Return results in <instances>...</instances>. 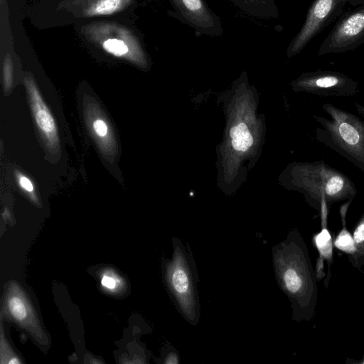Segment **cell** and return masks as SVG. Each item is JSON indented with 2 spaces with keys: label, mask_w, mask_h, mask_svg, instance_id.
Returning <instances> with one entry per match:
<instances>
[{
  "label": "cell",
  "mask_w": 364,
  "mask_h": 364,
  "mask_svg": "<svg viewBox=\"0 0 364 364\" xmlns=\"http://www.w3.org/2000/svg\"><path fill=\"white\" fill-rule=\"evenodd\" d=\"M275 279L289 299L292 319L309 321L318 301L317 277L300 232L291 230L272 249Z\"/></svg>",
  "instance_id": "6da1fadb"
},
{
  "label": "cell",
  "mask_w": 364,
  "mask_h": 364,
  "mask_svg": "<svg viewBox=\"0 0 364 364\" xmlns=\"http://www.w3.org/2000/svg\"><path fill=\"white\" fill-rule=\"evenodd\" d=\"M173 252L164 262V280L168 295L177 311L192 326L200 317L198 274L190 245L173 237Z\"/></svg>",
  "instance_id": "7a4b0ae2"
},
{
  "label": "cell",
  "mask_w": 364,
  "mask_h": 364,
  "mask_svg": "<svg viewBox=\"0 0 364 364\" xmlns=\"http://www.w3.org/2000/svg\"><path fill=\"white\" fill-rule=\"evenodd\" d=\"M330 119L314 115L316 139L364 173V121L331 103L322 105Z\"/></svg>",
  "instance_id": "3957f363"
},
{
  "label": "cell",
  "mask_w": 364,
  "mask_h": 364,
  "mask_svg": "<svg viewBox=\"0 0 364 364\" xmlns=\"http://www.w3.org/2000/svg\"><path fill=\"white\" fill-rule=\"evenodd\" d=\"M293 173L294 185L318 211L323 202L329 207L335 203L352 201L357 194L353 181L323 160L298 164Z\"/></svg>",
  "instance_id": "277c9868"
},
{
  "label": "cell",
  "mask_w": 364,
  "mask_h": 364,
  "mask_svg": "<svg viewBox=\"0 0 364 364\" xmlns=\"http://www.w3.org/2000/svg\"><path fill=\"white\" fill-rule=\"evenodd\" d=\"M86 39L112 56L146 68L148 58L138 36L129 28L114 21L92 22L82 28Z\"/></svg>",
  "instance_id": "5b68a950"
},
{
  "label": "cell",
  "mask_w": 364,
  "mask_h": 364,
  "mask_svg": "<svg viewBox=\"0 0 364 364\" xmlns=\"http://www.w3.org/2000/svg\"><path fill=\"white\" fill-rule=\"evenodd\" d=\"M364 43V4L346 13L321 44L318 55L345 53Z\"/></svg>",
  "instance_id": "8992f818"
},
{
  "label": "cell",
  "mask_w": 364,
  "mask_h": 364,
  "mask_svg": "<svg viewBox=\"0 0 364 364\" xmlns=\"http://www.w3.org/2000/svg\"><path fill=\"white\" fill-rule=\"evenodd\" d=\"M346 4V0H314L300 31L287 48V56L291 58L299 53L317 34L341 14Z\"/></svg>",
  "instance_id": "52a82bcc"
},
{
  "label": "cell",
  "mask_w": 364,
  "mask_h": 364,
  "mask_svg": "<svg viewBox=\"0 0 364 364\" xmlns=\"http://www.w3.org/2000/svg\"><path fill=\"white\" fill-rule=\"evenodd\" d=\"M168 1L173 9L167 11L168 15L193 28L196 37H215L223 34L220 17L205 0Z\"/></svg>",
  "instance_id": "ba28073f"
},
{
  "label": "cell",
  "mask_w": 364,
  "mask_h": 364,
  "mask_svg": "<svg viewBox=\"0 0 364 364\" xmlns=\"http://www.w3.org/2000/svg\"><path fill=\"white\" fill-rule=\"evenodd\" d=\"M293 85L296 90L323 97H352L358 91L357 81L343 73L332 70H317L305 73Z\"/></svg>",
  "instance_id": "9c48e42d"
},
{
  "label": "cell",
  "mask_w": 364,
  "mask_h": 364,
  "mask_svg": "<svg viewBox=\"0 0 364 364\" xmlns=\"http://www.w3.org/2000/svg\"><path fill=\"white\" fill-rule=\"evenodd\" d=\"M133 0H63L58 5L63 11L77 18L109 16L122 11Z\"/></svg>",
  "instance_id": "30bf717a"
},
{
  "label": "cell",
  "mask_w": 364,
  "mask_h": 364,
  "mask_svg": "<svg viewBox=\"0 0 364 364\" xmlns=\"http://www.w3.org/2000/svg\"><path fill=\"white\" fill-rule=\"evenodd\" d=\"M24 83L30 97V102L36 124L46 140L47 144L52 148L59 144L55 122L44 103L38 88L30 76L24 78Z\"/></svg>",
  "instance_id": "8fae6325"
},
{
  "label": "cell",
  "mask_w": 364,
  "mask_h": 364,
  "mask_svg": "<svg viewBox=\"0 0 364 364\" xmlns=\"http://www.w3.org/2000/svg\"><path fill=\"white\" fill-rule=\"evenodd\" d=\"M6 311L18 324L31 329L35 334L39 335L38 327L33 309L16 284L10 286L6 297Z\"/></svg>",
  "instance_id": "7c38bea8"
},
{
  "label": "cell",
  "mask_w": 364,
  "mask_h": 364,
  "mask_svg": "<svg viewBox=\"0 0 364 364\" xmlns=\"http://www.w3.org/2000/svg\"><path fill=\"white\" fill-rule=\"evenodd\" d=\"M328 208L326 203L323 202L321 203L318 211L321 220V230L319 233L314 236L313 240L319 254L316 267L317 279L320 280L324 276L323 262L326 260L328 268L327 277L328 281L331 276L330 268L332 262L333 243L331 234L326 226Z\"/></svg>",
  "instance_id": "4fadbf2b"
},
{
  "label": "cell",
  "mask_w": 364,
  "mask_h": 364,
  "mask_svg": "<svg viewBox=\"0 0 364 364\" xmlns=\"http://www.w3.org/2000/svg\"><path fill=\"white\" fill-rule=\"evenodd\" d=\"M242 12L253 18H276L279 10L274 0H229Z\"/></svg>",
  "instance_id": "5bb4252c"
},
{
  "label": "cell",
  "mask_w": 364,
  "mask_h": 364,
  "mask_svg": "<svg viewBox=\"0 0 364 364\" xmlns=\"http://www.w3.org/2000/svg\"><path fill=\"white\" fill-rule=\"evenodd\" d=\"M352 201H346L340 208L342 218L343 229L339 232L334 240V246L349 255V259L353 264L356 257V248L353 237L346 228V216L348 207Z\"/></svg>",
  "instance_id": "9a60e30c"
},
{
  "label": "cell",
  "mask_w": 364,
  "mask_h": 364,
  "mask_svg": "<svg viewBox=\"0 0 364 364\" xmlns=\"http://www.w3.org/2000/svg\"><path fill=\"white\" fill-rule=\"evenodd\" d=\"M232 145L237 151H245L253 144V138L245 124L240 123L230 130Z\"/></svg>",
  "instance_id": "2e32d148"
},
{
  "label": "cell",
  "mask_w": 364,
  "mask_h": 364,
  "mask_svg": "<svg viewBox=\"0 0 364 364\" xmlns=\"http://www.w3.org/2000/svg\"><path fill=\"white\" fill-rule=\"evenodd\" d=\"M353 239L357 252L353 265L360 268L364 264V213L355 225Z\"/></svg>",
  "instance_id": "e0dca14e"
},
{
  "label": "cell",
  "mask_w": 364,
  "mask_h": 364,
  "mask_svg": "<svg viewBox=\"0 0 364 364\" xmlns=\"http://www.w3.org/2000/svg\"><path fill=\"white\" fill-rule=\"evenodd\" d=\"M2 71L4 91H9L13 82V62L9 53L4 58Z\"/></svg>",
  "instance_id": "ac0fdd59"
},
{
  "label": "cell",
  "mask_w": 364,
  "mask_h": 364,
  "mask_svg": "<svg viewBox=\"0 0 364 364\" xmlns=\"http://www.w3.org/2000/svg\"><path fill=\"white\" fill-rule=\"evenodd\" d=\"M164 355L163 363L166 364H178L180 363V356L178 352L170 346Z\"/></svg>",
  "instance_id": "d6986e66"
},
{
  "label": "cell",
  "mask_w": 364,
  "mask_h": 364,
  "mask_svg": "<svg viewBox=\"0 0 364 364\" xmlns=\"http://www.w3.org/2000/svg\"><path fill=\"white\" fill-rule=\"evenodd\" d=\"M95 133L100 138H102L108 134V127L102 119H96L92 124Z\"/></svg>",
  "instance_id": "ffe728a7"
},
{
  "label": "cell",
  "mask_w": 364,
  "mask_h": 364,
  "mask_svg": "<svg viewBox=\"0 0 364 364\" xmlns=\"http://www.w3.org/2000/svg\"><path fill=\"white\" fill-rule=\"evenodd\" d=\"M18 181L20 186L27 192H33V186L31 181L26 178V176L18 173Z\"/></svg>",
  "instance_id": "44dd1931"
},
{
  "label": "cell",
  "mask_w": 364,
  "mask_h": 364,
  "mask_svg": "<svg viewBox=\"0 0 364 364\" xmlns=\"http://www.w3.org/2000/svg\"><path fill=\"white\" fill-rule=\"evenodd\" d=\"M117 281L112 276L105 274L102 277V285L107 289H114L117 286Z\"/></svg>",
  "instance_id": "7402d4cb"
},
{
  "label": "cell",
  "mask_w": 364,
  "mask_h": 364,
  "mask_svg": "<svg viewBox=\"0 0 364 364\" xmlns=\"http://www.w3.org/2000/svg\"><path fill=\"white\" fill-rule=\"evenodd\" d=\"M355 106L357 112L364 117V106L357 102H355Z\"/></svg>",
  "instance_id": "603a6c76"
},
{
  "label": "cell",
  "mask_w": 364,
  "mask_h": 364,
  "mask_svg": "<svg viewBox=\"0 0 364 364\" xmlns=\"http://www.w3.org/2000/svg\"><path fill=\"white\" fill-rule=\"evenodd\" d=\"M347 3L352 6H360L364 4V0H346Z\"/></svg>",
  "instance_id": "cb8c5ba5"
},
{
  "label": "cell",
  "mask_w": 364,
  "mask_h": 364,
  "mask_svg": "<svg viewBox=\"0 0 364 364\" xmlns=\"http://www.w3.org/2000/svg\"><path fill=\"white\" fill-rule=\"evenodd\" d=\"M356 363H360V364H364V355H363V357L361 360L357 361Z\"/></svg>",
  "instance_id": "d4e9b609"
}]
</instances>
